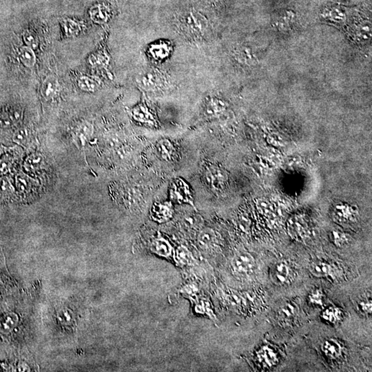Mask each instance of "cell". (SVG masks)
Here are the masks:
<instances>
[{
    "mask_svg": "<svg viewBox=\"0 0 372 372\" xmlns=\"http://www.w3.org/2000/svg\"><path fill=\"white\" fill-rule=\"evenodd\" d=\"M323 298H324V295L320 290H314L309 296L310 303L314 305H319V306L322 305Z\"/></svg>",
    "mask_w": 372,
    "mask_h": 372,
    "instance_id": "cell-32",
    "label": "cell"
},
{
    "mask_svg": "<svg viewBox=\"0 0 372 372\" xmlns=\"http://www.w3.org/2000/svg\"><path fill=\"white\" fill-rule=\"evenodd\" d=\"M14 318L11 315H9V316H6V317L3 319V321H1L0 327H1V330L4 331V332H6V331L10 330L11 328L14 327Z\"/></svg>",
    "mask_w": 372,
    "mask_h": 372,
    "instance_id": "cell-33",
    "label": "cell"
},
{
    "mask_svg": "<svg viewBox=\"0 0 372 372\" xmlns=\"http://www.w3.org/2000/svg\"><path fill=\"white\" fill-rule=\"evenodd\" d=\"M173 194L176 196V199L181 202H188V199L190 197L187 186L182 182L174 184Z\"/></svg>",
    "mask_w": 372,
    "mask_h": 372,
    "instance_id": "cell-24",
    "label": "cell"
},
{
    "mask_svg": "<svg viewBox=\"0 0 372 372\" xmlns=\"http://www.w3.org/2000/svg\"><path fill=\"white\" fill-rule=\"evenodd\" d=\"M156 153L161 159L164 161H170L175 153V148L172 142L166 139L159 140L156 145Z\"/></svg>",
    "mask_w": 372,
    "mask_h": 372,
    "instance_id": "cell-11",
    "label": "cell"
},
{
    "mask_svg": "<svg viewBox=\"0 0 372 372\" xmlns=\"http://www.w3.org/2000/svg\"><path fill=\"white\" fill-rule=\"evenodd\" d=\"M199 216H190L186 217L184 219V224L189 228H195L200 224V220L198 219Z\"/></svg>",
    "mask_w": 372,
    "mask_h": 372,
    "instance_id": "cell-36",
    "label": "cell"
},
{
    "mask_svg": "<svg viewBox=\"0 0 372 372\" xmlns=\"http://www.w3.org/2000/svg\"><path fill=\"white\" fill-rule=\"evenodd\" d=\"M358 308L364 314H371L372 305L371 301L362 300L358 303Z\"/></svg>",
    "mask_w": 372,
    "mask_h": 372,
    "instance_id": "cell-34",
    "label": "cell"
},
{
    "mask_svg": "<svg viewBox=\"0 0 372 372\" xmlns=\"http://www.w3.org/2000/svg\"><path fill=\"white\" fill-rule=\"evenodd\" d=\"M11 161L7 159L0 160V175H5L9 172L11 169Z\"/></svg>",
    "mask_w": 372,
    "mask_h": 372,
    "instance_id": "cell-35",
    "label": "cell"
},
{
    "mask_svg": "<svg viewBox=\"0 0 372 372\" xmlns=\"http://www.w3.org/2000/svg\"><path fill=\"white\" fill-rule=\"evenodd\" d=\"M1 153H2V147L0 146V155H1Z\"/></svg>",
    "mask_w": 372,
    "mask_h": 372,
    "instance_id": "cell-37",
    "label": "cell"
},
{
    "mask_svg": "<svg viewBox=\"0 0 372 372\" xmlns=\"http://www.w3.org/2000/svg\"><path fill=\"white\" fill-rule=\"evenodd\" d=\"M170 45L166 42H159L152 44L148 48L149 56L155 61L161 62L167 59L171 53Z\"/></svg>",
    "mask_w": 372,
    "mask_h": 372,
    "instance_id": "cell-7",
    "label": "cell"
},
{
    "mask_svg": "<svg viewBox=\"0 0 372 372\" xmlns=\"http://www.w3.org/2000/svg\"><path fill=\"white\" fill-rule=\"evenodd\" d=\"M208 1H214V0H208Z\"/></svg>",
    "mask_w": 372,
    "mask_h": 372,
    "instance_id": "cell-38",
    "label": "cell"
},
{
    "mask_svg": "<svg viewBox=\"0 0 372 372\" xmlns=\"http://www.w3.org/2000/svg\"><path fill=\"white\" fill-rule=\"evenodd\" d=\"M176 259L182 265H189L193 262V257L190 251L184 246H180L176 252Z\"/></svg>",
    "mask_w": 372,
    "mask_h": 372,
    "instance_id": "cell-26",
    "label": "cell"
},
{
    "mask_svg": "<svg viewBox=\"0 0 372 372\" xmlns=\"http://www.w3.org/2000/svg\"><path fill=\"white\" fill-rule=\"evenodd\" d=\"M153 249L155 252L162 257H167L172 253V246L167 240L164 238H158L153 243Z\"/></svg>",
    "mask_w": 372,
    "mask_h": 372,
    "instance_id": "cell-19",
    "label": "cell"
},
{
    "mask_svg": "<svg viewBox=\"0 0 372 372\" xmlns=\"http://www.w3.org/2000/svg\"><path fill=\"white\" fill-rule=\"evenodd\" d=\"M231 266L235 275L246 277L252 273L255 267V262L249 253L242 251L235 254L232 260Z\"/></svg>",
    "mask_w": 372,
    "mask_h": 372,
    "instance_id": "cell-3",
    "label": "cell"
},
{
    "mask_svg": "<svg viewBox=\"0 0 372 372\" xmlns=\"http://www.w3.org/2000/svg\"><path fill=\"white\" fill-rule=\"evenodd\" d=\"M259 360L265 366L271 367L277 362V355L275 351L265 346L259 351L258 354Z\"/></svg>",
    "mask_w": 372,
    "mask_h": 372,
    "instance_id": "cell-17",
    "label": "cell"
},
{
    "mask_svg": "<svg viewBox=\"0 0 372 372\" xmlns=\"http://www.w3.org/2000/svg\"><path fill=\"white\" fill-rule=\"evenodd\" d=\"M19 58L21 63L27 68H31L35 66V54L34 53L33 50L29 47L24 46L19 50Z\"/></svg>",
    "mask_w": 372,
    "mask_h": 372,
    "instance_id": "cell-20",
    "label": "cell"
},
{
    "mask_svg": "<svg viewBox=\"0 0 372 372\" xmlns=\"http://www.w3.org/2000/svg\"><path fill=\"white\" fill-rule=\"evenodd\" d=\"M93 133L92 124L88 122L80 124L75 130L74 141L79 148H84Z\"/></svg>",
    "mask_w": 372,
    "mask_h": 372,
    "instance_id": "cell-6",
    "label": "cell"
},
{
    "mask_svg": "<svg viewBox=\"0 0 372 372\" xmlns=\"http://www.w3.org/2000/svg\"><path fill=\"white\" fill-rule=\"evenodd\" d=\"M132 115L133 118L140 123L152 126H154L156 124L154 113L146 104H141L134 108L132 110Z\"/></svg>",
    "mask_w": 372,
    "mask_h": 372,
    "instance_id": "cell-5",
    "label": "cell"
},
{
    "mask_svg": "<svg viewBox=\"0 0 372 372\" xmlns=\"http://www.w3.org/2000/svg\"><path fill=\"white\" fill-rule=\"evenodd\" d=\"M332 239L334 244L338 247H341L348 242V238L347 235L339 231H333L332 232Z\"/></svg>",
    "mask_w": 372,
    "mask_h": 372,
    "instance_id": "cell-31",
    "label": "cell"
},
{
    "mask_svg": "<svg viewBox=\"0 0 372 372\" xmlns=\"http://www.w3.org/2000/svg\"><path fill=\"white\" fill-rule=\"evenodd\" d=\"M334 217L341 222H353L356 218L358 212L353 207L345 204L336 205L334 210Z\"/></svg>",
    "mask_w": 372,
    "mask_h": 372,
    "instance_id": "cell-9",
    "label": "cell"
},
{
    "mask_svg": "<svg viewBox=\"0 0 372 372\" xmlns=\"http://www.w3.org/2000/svg\"><path fill=\"white\" fill-rule=\"evenodd\" d=\"M217 237L215 231L210 228H203L198 236V242L202 248L212 247L216 242Z\"/></svg>",
    "mask_w": 372,
    "mask_h": 372,
    "instance_id": "cell-16",
    "label": "cell"
},
{
    "mask_svg": "<svg viewBox=\"0 0 372 372\" xmlns=\"http://www.w3.org/2000/svg\"><path fill=\"white\" fill-rule=\"evenodd\" d=\"M14 191V186L9 178L6 177L0 178V195L9 196L12 195Z\"/></svg>",
    "mask_w": 372,
    "mask_h": 372,
    "instance_id": "cell-28",
    "label": "cell"
},
{
    "mask_svg": "<svg viewBox=\"0 0 372 372\" xmlns=\"http://www.w3.org/2000/svg\"><path fill=\"white\" fill-rule=\"evenodd\" d=\"M176 24L181 35L194 40L203 37L208 27L206 18L195 10H190L178 16Z\"/></svg>",
    "mask_w": 372,
    "mask_h": 372,
    "instance_id": "cell-1",
    "label": "cell"
},
{
    "mask_svg": "<svg viewBox=\"0 0 372 372\" xmlns=\"http://www.w3.org/2000/svg\"><path fill=\"white\" fill-rule=\"evenodd\" d=\"M79 87L87 91H93L99 86V81L89 78H83L79 81Z\"/></svg>",
    "mask_w": 372,
    "mask_h": 372,
    "instance_id": "cell-29",
    "label": "cell"
},
{
    "mask_svg": "<svg viewBox=\"0 0 372 372\" xmlns=\"http://www.w3.org/2000/svg\"><path fill=\"white\" fill-rule=\"evenodd\" d=\"M137 83L140 88L147 92H156L167 87L166 76L161 72L150 69L143 72L137 78Z\"/></svg>",
    "mask_w": 372,
    "mask_h": 372,
    "instance_id": "cell-2",
    "label": "cell"
},
{
    "mask_svg": "<svg viewBox=\"0 0 372 372\" xmlns=\"http://www.w3.org/2000/svg\"><path fill=\"white\" fill-rule=\"evenodd\" d=\"M206 179L208 184L215 188H220L226 182V172L217 167L210 168L207 170Z\"/></svg>",
    "mask_w": 372,
    "mask_h": 372,
    "instance_id": "cell-10",
    "label": "cell"
},
{
    "mask_svg": "<svg viewBox=\"0 0 372 372\" xmlns=\"http://www.w3.org/2000/svg\"><path fill=\"white\" fill-rule=\"evenodd\" d=\"M310 271L311 275L315 276V277H325L331 275L332 267L327 263L316 262L311 264L310 266Z\"/></svg>",
    "mask_w": 372,
    "mask_h": 372,
    "instance_id": "cell-18",
    "label": "cell"
},
{
    "mask_svg": "<svg viewBox=\"0 0 372 372\" xmlns=\"http://www.w3.org/2000/svg\"><path fill=\"white\" fill-rule=\"evenodd\" d=\"M342 313L339 308L330 307L325 310L322 316L325 321L331 324H337L342 319Z\"/></svg>",
    "mask_w": 372,
    "mask_h": 372,
    "instance_id": "cell-23",
    "label": "cell"
},
{
    "mask_svg": "<svg viewBox=\"0 0 372 372\" xmlns=\"http://www.w3.org/2000/svg\"><path fill=\"white\" fill-rule=\"evenodd\" d=\"M234 54L235 59L242 64L252 65L257 60L252 49L248 46L239 47L235 50Z\"/></svg>",
    "mask_w": 372,
    "mask_h": 372,
    "instance_id": "cell-14",
    "label": "cell"
},
{
    "mask_svg": "<svg viewBox=\"0 0 372 372\" xmlns=\"http://www.w3.org/2000/svg\"><path fill=\"white\" fill-rule=\"evenodd\" d=\"M321 349L325 355L330 359L339 358L342 355V346L334 339L325 341Z\"/></svg>",
    "mask_w": 372,
    "mask_h": 372,
    "instance_id": "cell-15",
    "label": "cell"
},
{
    "mask_svg": "<svg viewBox=\"0 0 372 372\" xmlns=\"http://www.w3.org/2000/svg\"><path fill=\"white\" fill-rule=\"evenodd\" d=\"M60 91L58 79L53 76H49L42 83L41 94L46 101L52 100L58 95Z\"/></svg>",
    "mask_w": 372,
    "mask_h": 372,
    "instance_id": "cell-8",
    "label": "cell"
},
{
    "mask_svg": "<svg viewBox=\"0 0 372 372\" xmlns=\"http://www.w3.org/2000/svg\"><path fill=\"white\" fill-rule=\"evenodd\" d=\"M45 165V158L40 153L29 155L24 163V168L27 172L33 173L40 170Z\"/></svg>",
    "mask_w": 372,
    "mask_h": 372,
    "instance_id": "cell-13",
    "label": "cell"
},
{
    "mask_svg": "<svg viewBox=\"0 0 372 372\" xmlns=\"http://www.w3.org/2000/svg\"><path fill=\"white\" fill-rule=\"evenodd\" d=\"M30 138V132L25 128H19L13 136V141L19 146H27Z\"/></svg>",
    "mask_w": 372,
    "mask_h": 372,
    "instance_id": "cell-27",
    "label": "cell"
},
{
    "mask_svg": "<svg viewBox=\"0 0 372 372\" xmlns=\"http://www.w3.org/2000/svg\"><path fill=\"white\" fill-rule=\"evenodd\" d=\"M153 218L159 221H165L171 218L172 215V207L171 204L166 203H156L153 208Z\"/></svg>",
    "mask_w": 372,
    "mask_h": 372,
    "instance_id": "cell-12",
    "label": "cell"
},
{
    "mask_svg": "<svg viewBox=\"0 0 372 372\" xmlns=\"http://www.w3.org/2000/svg\"><path fill=\"white\" fill-rule=\"evenodd\" d=\"M16 185L17 190L22 194L29 193L34 186L33 182L30 177L19 173L16 178Z\"/></svg>",
    "mask_w": 372,
    "mask_h": 372,
    "instance_id": "cell-21",
    "label": "cell"
},
{
    "mask_svg": "<svg viewBox=\"0 0 372 372\" xmlns=\"http://www.w3.org/2000/svg\"><path fill=\"white\" fill-rule=\"evenodd\" d=\"M23 38H24V42H25L27 46L29 48L35 49L37 48L39 45L38 39H37V36L35 34L32 33L30 31H26L24 32L23 35Z\"/></svg>",
    "mask_w": 372,
    "mask_h": 372,
    "instance_id": "cell-30",
    "label": "cell"
},
{
    "mask_svg": "<svg viewBox=\"0 0 372 372\" xmlns=\"http://www.w3.org/2000/svg\"><path fill=\"white\" fill-rule=\"evenodd\" d=\"M296 313V308L293 305L288 303L280 308L279 312V319L283 322L291 321L294 318Z\"/></svg>",
    "mask_w": 372,
    "mask_h": 372,
    "instance_id": "cell-25",
    "label": "cell"
},
{
    "mask_svg": "<svg viewBox=\"0 0 372 372\" xmlns=\"http://www.w3.org/2000/svg\"><path fill=\"white\" fill-rule=\"evenodd\" d=\"M291 269L288 264L284 262H279L272 266L270 270L271 279L274 283L279 285H285L291 280Z\"/></svg>",
    "mask_w": 372,
    "mask_h": 372,
    "instance_id": "cell-4",
    "label": "cell"
},
{
    "mask_svg": "<svg viewBox=\"0 0 372 372\" xmlns=\"http://www.w3.org/2000/svg\"><path fill=\"white\" fill-rule=\"evenodd\" d=\"M225 108H226V106L223 102L213 98V99H210L206 104L205 110V115L210 117H216V116L221 114L222 111L224 110Z\"/></svg>",
    "mask_w": 372,
    "mask_h": 372,
    "instance_id": "cell-22",
    "label": "cell"
}]
</instances>
